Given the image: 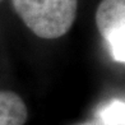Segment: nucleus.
<instances>
[{"label": "nucleus", "mask_w": 125, "mask_h": 125, "mask_svg": "<svg viewBox=\"0 0 125 125\" xmlns=\"http://www.w3.org/2000/svg\"><path fill=\"white\" fill-rule=\"evenodd\" d=\"M12 3L27 28L45 40H55L68 33L78 9V0H12Z\"/></svg>", "instance_id": "f257e3e1"}, {"label": "nucleus", "mask_w": 125, "mask_h": 125, "mask_svg": "<svg viewBox=\"0 0 125 125\" xmlns=\"http://www.w3.org/2000/svg\"><path fill=\"white\" fill-rule=\"evenodd\" d=\"M96 26L111 56L125 64V0H102L96 10Z\"/></svg>", "instance_id": "f03ea898"}, {"label": "nucleus", "mask_w": 125, "mask_h": 125, "mask_svg": "<svg viewBox=\"0 0 125 125\" xmlns=\"http://www.w3.org/2000/svg\"><path fill=\"white\" fill-rule=\"evenodd\" d=\"M27 117L24 101L12 91H0V125H24Z\"/></svg>", "instance_id": "7ed1b4c3"}, {"label": "nucleus", "mask_w": 125, "mask_h": 125, "mask_svg": "<svg viewBox=\"0 0 125 125\" xmlns=\"http://www.w3.org/2000/svg\"><path fill=\"white\" fill-rule=\"evenodd\" d=\"M102 125H125V101L114 100L98 110Z\"/></svg>", "instance_id": "20e7f679"}, {"label": "nucleus", "mask_w": 125, "mask_h": 125, "mask_svg": "<svg viewBox=\"0 0 125 125\" xmlns=\"http://www.w3.org/2000/svg\"><path fill=\"white\" fill-rule=\"evenodd\" d=\"M78 125H101V124H96V123H83V124H78Z\"/></svg>", "instance_id": "39448f33"}, {"label": "nucleus", "mask_w": 125, "mask_h": 125, "mask_svg": "<svg viewBox=\"0 0 125 125\" xmlns=\"http://www.w3.org/2000/svg\"><path fill=\"white\" fill-rule=\"evenodd\" d=\"M1 1H3V0H0V3H1Z\"/></svg>", "instance_id": "423d86ee"}]
</instances>
